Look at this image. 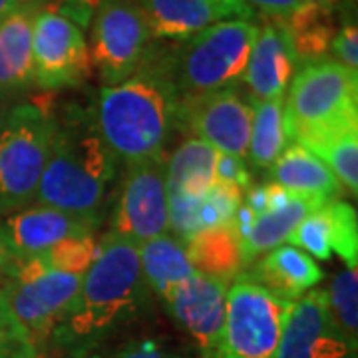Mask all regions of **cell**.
Listing matches in <instances>:
<instances>
[{"mask_svg":"<svg viewBox=\"0 0 358 358\" xmlns=\"http://www.w3.org/2000/svg\"><path fill=\"white\" fill-rule=\"evenodd\" d=\"M150 303L152 291L141 273L138 245L110 231L44 352L54 358H86L134 327Z\"/></svg>","mask_w":358,"mask_h":358,"instance_id":"6da1fadb","label":"cell"},{"mask_svg":"<svg viewBox=\"0 0 358 358\" xmlns=\"http://www.w3.org/2000/svg\"><path fill=\"white\" fill-rule=\"evenodd\" d=\"M178 102L164 48H148L140 68L128 80L100 90L94 108L96 128L124 164L164 157L176 128Z\"/></svg>","mask_w":358,"mask_h":358,"instance_id":"7a4b0ae2","label":"cell"},{"mask_svg":"<svg viewBox=\"0 0 358 358\" xmlns=\"http://www.w3.org/2000/svg\"><path fill=\"white\" fill-rule=\"evenodd\" d=\"M115 176L117 157L96 128L94 112L82 108L56 110L50 155L34 201L88 219L98 227Z\"/></svg>","mask_w":358,"mask_h":358,"instance_id":"3957f363","label":"cell"},{"mask_svg":"<svg viewBox=\"0 0 358 358\" xmlns=\"http://www.w3.org/2000/svg\"><path fill=\"white\" fill-rule=\"evenodd\" d=\"M259 26L253 20H221L166 50L167 74L179 98L235 88L245 76Z\"/></svg>","mask_w":358,"mask_h":358,"instance_id":"277c9868","label":"cell"},{"mask_svg":"<svg viewBox=\"0 0 358 358\" xmlns=\"http://www.w3.org/2000/svg\"><path fill=\"white\" fill-rule=\"evenodd\" d=\"M282 117L293 143L358 126V74L329 56L299 64L282 100Z\"/></svg>","mask_w":358,"mask_h":358,"instance_id":"5b68a950","label":"cell"},{"mask_svg":"<svg viewBox=\"0 0 358 358\" xmlns=\"http://www.w3.org/2000/svg\"><path fill=\"white\" fill-rule=\"evenodd\" d=\"M56 108L48 96L16 103L0 117V211L26 209L36 199L50 155Z\"/></svg>","mask_w":358,"mask_h":358,"instance_id":"8992f818","label":"cell"},{"mask_svg":"<svg viewBox=\"0 0 358 358\" xmlns=\"http://www.w3.org/2000/svg\"><path fill=\"white\" fill-rule=\"evenodd\" d=\"M291 301L241 273L227 291L217 358H275Z\"/></svg>","mask_w":358,"mask_h":358,"instance_id":"52a82bcc","label":"cell"},{"mask_svg":"<svg viewBox=\"0 0 358 358\" xmlns=\"http://www.w3.org/2000/svg\"><path fill=\"white\" fill-rule=\"evenodd\" d=\"M92 66L106 86L128 80L150 48V28L138 0H100L92 16Z\"/></svg>","mask_w":358,"mask_h":358,"instance_id":"ba28073f","label":"cell"},{"mask_svg":"<svg viewBox=\"0 0 358 358\" xmlns=\"http://www.w3.org/2000/svg\"><path fill=\"white\" fill-rule=\"evenodd\" d=\"M32 58L34 82L48 92L78 88L94 74L84 30L46 6L34 16Z\"/></svg>","mask_w":358,"mask_h":358,"instance_id":"9c48e42d","label":"cell"},{"mask_svg":"<svg viewBox=\"0 0 358 358\" xmlns=\"http://www.w3.org/2000/svg\"><path fill=\"white\" fill-rule=\"evenodd\" d=\"M112 233L136 245L169 233L166 157L126 164L112 213Z\"/></svg>","mask_w":358,"mask_h":358,"instance_id":"30bf717a","label":"cell"},{"mask_svg":"<svg viewBox=\"0 0 358 358\" xmlns=\"http://www.w3.org/2000/svg\"><path fill=\"white\" fill-rule=\"evenodd\" d=\"M253 103L235 88H225L179 98L176 126L192 131L197 140L209 143L217 154L247 157Z\"/></svg>","mask_w":358,"mask_h":358,"instance_id":"8fae6325","label":"cell"},{"mask_svg":"<svg viewBox=\"0 0 358 358\" xmlns=\"http://www.w3.org/2000/svg\"><path fill=\"white\" fill-rule=\"evenodd\" d=\"M80 285L82 275L62 271H44L32 279L6 281L2 294L38 352L46 350L52 334L66 319Z\"/></svg>","mask_w":358,"mask_h":358,"instance_id":"7c38bea8","label":"cell"},{"mask_svg":"<svg viewBox=\"0 0 358 358\" xmlns=\"http://www.w3.org/2000/svg\"><path fill=\"white\" fill-rule=\"evenodd\" d=\"M96 225L52 207H26L0 225V273H10L20 261L42 255L68 237L92 235Z\"/></svg>","mask_w":358,"mask_h":358,"instance_id":"4fadbf2b","label":"cell"},{"mask_svg":"<svg viewBox=\"0 0 358 358\" xmlns=\"http://www.w3.org/2000/svg\"><path fill=\"white\" fill-rule=\"evenodd\" d=\"M166 308L197 350V357L217 358L227 313V285L193 273L179 285Z\"/></svg>","mask_w":358,"mask_h":358,"instance_id":"5bb4252c","label":"cell"},{"mask_svg":"<svg viewBox=\"0 0 358 358\" xmlns=\"http://www.w3.org/2000/svg\"><path fill=\"white\" fill-rule=\"evenodd\" d=\"M275 358H357L334 327L324 289L291 303Z\"/></svg>","mask_w":358,"mask_h":358,"instance_id":"9a60e30c","label":"cell"},{"mask_svg":"<svg viewBox=\"0 0 358 358\" xmlns=\"http://www.w3.org/2000/svg\"><path fill=\"white\" fill-rule=\"evenodd\" d=\"M152 38H192L221 20H253L255 8L245 0H138Z\"/></svg>","mask_w":358,"mask_h":358,"instance_id":"2e32d148","label":"cell"},{"mask_svg":"<svg viewBox=\"0 0 358 358\" xmlns=\"http://www.w3.org/2000/svg\"><path fill=\"white\" fill-rule=\"evenodd\" d=\"M296 66L299 62L282 18L263 16L243 76L251 90V102L282 100Z\"/></svg>","mask_w":358,"mask_h":358,"instance_id":"e0dca14e","label":"cell"},{"mask_svg":"<svg viewBox=\"0 0 358 358\" xmlns=\"http://www.w3.org/2000/svg\"><path fill=\"white\" fill-rule=\"evenodd\" d=\"M38 4L28 0L0 22V96L6 100L34 86L32 28Z\"/></svg>","mask_w":358,"mask_h":358,"instance_id":"ac0fdd59","label":"cell"},{"mask_svg":"<svg viewBox=\"0 0 358 358\" xmlns=\"http://www.w3.org/2000/svg\"><path fill=\"white\" fill-rule=\"evenodd\" d=\"M245 275L291 303L315 289L322 279L319 265L307 253L291 245L273 249Z\"/></svg>","mask_w":358,"mask_h":358,"instance_id":"d6986e66","label":"cell"},{"mask_svg":"<svg viewBox=\"0 0 358 358\" xmlns=\"http://www.w3.org/2000/svg\"><path fill=\"white\" fill-rule=\"evenodd\" d=\"M195 273L229 285L243 273L241 239L233 223L205 229L185 243Z\"/></svg>","mask_w":358,"mask_h":358,"instance_id":"ffe728a7","label":"cell"},{"mask_svg":"<svg viewBox=\"0 0 358 358\" xmlns=\"http://www.w3.org/2000/svg\"><path fill=\"white\" fill-rule=\"evenodd\" d=\"M324 203H329V199L319 197V195L293 193L291 201L282 209L267 211V213L259 215L249 237L241 243L243 267H251L259 257L277 249L285 241H289L294 227L307 217L308 213H313L315 209H319Z\"/></svg>","mask_w":358,"mask_h":358,"instance_id":"44dd1931","label":"cell"},{"mask_svg":"<svg viewBox=\"0 0 358 358\" xmlns=\"http://www.w3.org/2000/svg\"><path fill=\"white\" fill-rule=\"evenodd\" d=\"M138 255L143 279L164 305H167L179 285L195 273L185 253V245L169 233L138 245Z\"/></svg>","mask_w":358,"mask_h":358,"instance_id":"7402d4cb","label":"cell"},{"mask_svg":"<svg viewBox=\"0 0 358 358\" xmlns=\"http://www.w3.org/2000/svg\"><path fill=\"white\" fill-rule=\"evenodd\" d=\"M217 150L209 143L189 138L167 162V199H203L215 183Z\"/></svg>","mask_w":358,"mask_h":358,"instance_id":"603a6c76","label":"cell"},{"mask_svg":"<svg viewBox=\"0 0 358 358\" xmlns=\"http://www.w3.org/2000/svg\"><path fill=\"white\" fill-rule=\"evenodd\" d=\"M271 173L281 187L291 193L319 195L329 201L338 199L343 193V185L327 164L320 162L317 155L310 154L301 143L287 145L275 166L271 167Z\"/></svg>","mask_w":358,"mask_h":358,"instance_id":"cb8c5ba5","label":"cell"},{"mask_svg":"<svg viewBox=\"0 0 358 358\" xmlns=\"http://www.w3.org/2000/svg\"><path fill=\"white\" fill-rule=\"evenodd\" d=\"M293 44L299 64L324 58L336 36L334 10L313 2H301L287 18H282Z\"/></svg>","mask_w":358,"mask_h":358,"instance_id":"d4e9b609","label":"cell"},{"mask_svg":"<svg viewBox=\"0 0 358 358\" xmlns=\"http://www.w3.org/2000/svg\"><path fill=\"white\" fill-rule=\"evenodd\" d=\"M285 100V98H282ZM282 100H263L253 103L249 150L247 155L257 169H271L289 145L282 117Z\"/></svg>","mask_w":358,"mask_h":358,"instance_id":"484cf974","label":"cell"},{"mask_svg":"<svg viewBox=\"0 0 358 358\" xmlns=\"http://www.w3.org/2000/svg\"><path fill=\"white\" fill-rule=\"evenodd\" d=\"M334 173L352 195L358 192V126L308 138L301 143Z\"/></svg>","mask_w":358,"mask_h":358,"instance_id":"4316f807","label":"cell"},{"mask_svg":"<svg viewBox=\"0 0 358 358\" xmlns=\"http://www.w3.org/2000/svg\"><path fill=\"white\" fill-rule=\"evenodd\" d=\"M329 313L336 331L352 352H358V271L346 267L336 273L327 291Z\"/></svg>","mask_w":358,"mask_h":358,"instance_id":"83f0119b","label":"cell"},{"mask_svg":"<svg viewBox=\"0 0 358 358\" xmlns=\"http://www.w3.org/2000/svg\"><path fill=\"white\" fill-rule=\"evenodd\" d=\"M98 253H100V243L94 239V235H80V237H68L58 241L38 257L48 271L84 275Z\"/></svg>","mask_w":358,"mask_h":358,"instance_id":"f1b7e54d","label":"cell"},{"mask_svg":"<svg viewBox=\"0 0 358 358\" xmlns=\"http://www.w3.org/2000/svg\"><path fill=\"white\" fill-rule=\"evenodd\" d=\"M86 358H185V355L164 336L134 334L120 341L115 338L96 348Z\"/></svg>","mask_w":358,"mask_h":358,"instance_id":"f546056e","label":"cell"},{"mask_svg":"<svg viewBox=\"0 0 358 358\" xmlns=\"http://www.w3.org/2000/svg\"><path fill=\"white\" fill-rule=\"evenodd\" d=\"M289 241L313 257H319L322 261H329L333 257V225L327 203L315 209L303 219L291 233Z\"/></svg>","mask_w":358,"mask_h":358,"instance_id":"4dcf8cb0","label":"cell"},{"mask_svg":"<svg viewBox=\"0 0 358 358\" xmlns=\"http://www.w3.org/2000/svg\"><path fill=\"white\" fill-rule=\"evenodd\" d=\"M333 225V251L346 263L357 267L358 263V217L357 209L346 201L333 199L327 203Z\"/></svg>","mask_w":358,"mask_h":358,"instance_id":"1f68e13d","label":"cell"},{"mask_svg":"<svg viewBox=\"0 0 358 358\" xmlns=\"http://www.w3.org/2000/svg\"><path fill=\"white\" fill-rule=\"evenodd\" d=\"M38 350L0 291V358H36Z\"/></svg>","mask_w":358,"mask_h":358,"instance_id":"d6a6232c","label":"cell"},{"mask_svg":"<svg viewBox=\"0 0 358 358\" xmlns=\"http://www.w3.org/2000/svg\"><path fill=\"white\" fill-rule=\"evenodd\" d=\"M207 203L213 207L215 215H217L221 225L233 223L235 211L239 209V205L243 201V192L231 183H223V181H215L207 193H205Z\"/></svg>","mask_w":358,"mask_h":358,"instance_id":"836d02e7","label":"cell"},{"mask_svg":"<svg viewBox=\"0 0 358 358\" xmlns=\"http://www.w3.org/2000/svg\"><path fill=\"white\" fill-rule=\"evenodd\" d=\"M333 60L346 66L348 70H358V28L357 22L345 20L341 30H336V36L331 44Z\"/></svg>","mask_w":358,"mask_h":358,"instance_id":"e575fe53","label":"cell"},{"mask_svg":"<svg viewBox=\"0 0 358 358\" xmlns=\"http://www.w3.org/2000/svg\"><path fill=\"white\" fill-rule=\"evenodd\" d=\"M215 181L231 183V185L239 187L241 192L249 189L253 185L251 171L247 169V164H245L243 157L227 154H217V162H215Z\"/></svg>","mask_w":358,"mask_h":358,"instance_id":"d590c367","label":"cell"},{"mask_svg":"<svg viewBox=\"0 0 358 358\" xmlns=\"http://www.w3.org/2000/svg\"><path fill=\"white\" fill-rule=\"evenodd\" d=\"M245 2L257 8L261 13V16L287 18L296 6H301L303 0H245Z\"/></svg>","mask_w":358,"mask_h":358,"instance_id":"8d00e7d4","label":"cell"},{"mask_svg":"<svg viewBox=\"0 0 358 358\" xmlns=\"http://www.w3.org/2000/svg\"><path fill=\"white\" fill-rule=\"evenodd\" d=\"M255 219L257 215L251 211V207L247 203L239 205V209L235 211V217H233V227L237 231V235H239V239H241V243H243L245 239L249 237V233L253 229V225H255Z\"/></svg>","mask_w":358,"mask_h":358,"instance_id":"74e56055","label":"cell"},{"mask_svg":"<svg viewBox=\"0 0 358 358\" xmlns=\"http://www.w3.org/2000/svg\"><path fill=\"white\" fill-rule=\"evenodd\" d=\"M247 205L257 217L268 211V183L265 185H251L247 189Z\"/></svg>","mask_w":358,"mask_h":358,"instance_id":"f35d334b","label":"cell"},{"mask_svg":"<svg viewBox=\"0 0 358 358\" xmlns=\"http://www.w3.org/2000/svg\"><path fill=\"white\" fill-rule=\"evenodd\" d=\"M291 197H293V193L281 187L279 183H268V211L282 209L291 201Z\"/></svg>","mask_w":358,"mask_h":358,"instance_id":"ab89813d","label":"cell"},{"mask_svg":"<svg viewBox=\"0 0 358 358\" xmlns=\"http://www.w3.org/2000/svg\"><path fill=\"white\" fill-rule=\"evenodd\" d=\"M24 2H28V0H0V22H2L8 14H13L16 8H20Z\"/></svg>","mask_w":358,"mask_h":358,"instance_id":"60d3db41","label":"cell"},{"mask_svg":"<svg viewBox=\"0 0 358 358\" xmlns=\"http://www.w3.org/2000/svg\"><path fill=\"white\" fill-rule=\"evenodd\" d=\"M303 2H313V4H319V6H324V8H331L336 13V8L345 2V0H303Z\"/></svg>","mask_w":358,"mask_h":358,"instance_id":"b9f144b4","label":"cell"},{"mask_svg":"<svg viewBox=\"0 0 358 358\" xmlns=\"http://www.w3.org/2000/svg\"><path fill=\"white\" fill-rule=\"evenodd\" d=\"M2 114H4V98L0 96V117H2Z\"/></svg>","mask_w":358,"mask_h":358,"instance_id":"7bdbcfd3","label":"cell"},{"mask_svg":"<svg viewBox=\"0 0 358 358\" xmlns=\"http://www.w3.org/2000/svg\"><path fill=\"white\" fill-rule=\"evenodd\" d=\"M197 358H201V357H197Z\"/></svg>","mask_w":358,"mask_h":358,"instance_id":"ee69618b","label":"cell"}]
</instances>
